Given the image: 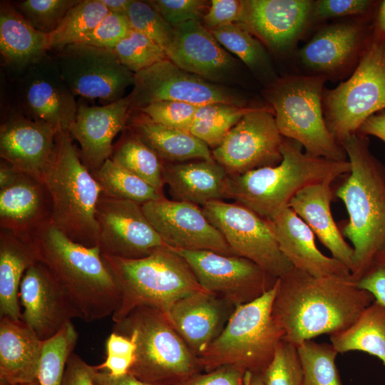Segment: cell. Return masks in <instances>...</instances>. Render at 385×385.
Returning <instances> with one entry per match:
<instances>
[{
    "label": "cell",
    "instance_id": "1",
    "mask_svg": "<svg viewBox=\"0 0 385 385\" xmlns=\"http://www.w3.org/2000/svg\"><path fill=\"white\" fill-rule=\"evenodd\" d=\"M374 300L351 274L318 277L292 267L278 278L272 314L283 340L297 346L346 329Z\"/></svg>",
    "mask_w": 385,
    "mask_h": 385
},
{
    "label": "cell",
    "instance_id": "2",
    "mask_svg": "<svg viewBox=\"0 0 385 385\" xmlns=\"http://www.w3.org/2000/svg\"><path fill=\"white\" fill-rule=\"evenodd\" d=\"M341 145L351 171L334 194L349 215L341 231L353 245L351 274L356 281L374 256L385 249V165L371 152L369 136L356 133Z\"/></svg>",
    "mask_w": 385,
    "mask_h": 385
},
{
    "label": "cell",
    "instance_id": "3",
    "mask_svg": "<svg viewBox=\"0 0 385 385\" xmlns=\"http://www.w3.org/2000/svg\"><path fill=\"white\" fill-rule=\"evenodd\" d=\"M302 148L297 141L284 138L282 159L278 165L228 175V197L272 220L302 188L329 179L335 180L351 171L349 160L313 157Z\"/></svg>",
    "mask_w": 385,
    "mask_h": 385
},
{
    "label": "cell",
    "instance_id": "4",
    "mask_svg": "<svg viewBox=\"0 0 385 385\" xmlns=\"http://www.w3.org/2000/svg\"><path fill=\"white\" fill-rule=\"evenodd\" d=\"M41 260L64 288L87 322L111 316L120 291L98 246L73 242L52 223L38 236Z\"/></svg>",
    "mask_w": 385,
    "mask_h": 385
},
{
    "label": "cell",
    "instance_id": "5",
    "mask_svg": "<svg viewBox=\"0 0 385 385\" xmlns=\"http://www.w3.org/2000/svg\"><path fill=\"white\" fill-rule=\"evenodd\" d=\"M120 291V304L112 315L118 322L139 307L166 313L178 300L206 291L187 262L173 248L163 245L148 256L125 260L102 254Z\"/></svg>",
    "mask_w": 385,
    "mask_h": 385
},
{
    "label": "cell",
    "instance_id": "6",
    "mask_svg": "<svg viewBox=\"0 0 385 385\" xmlns=\"http://www.w3.org/2000/svg\"><path fill=\"white\" fill-rule=\"evenodd\" d=\"M42 180L52 198V224L75 242L98 246L96 210L103 191L69 130L58 133L56 155Z\"/></svg>",
    "mask_w": 385,
    "mask_h": 385
},
{
    "label": "cell",
    "instance_id": "7",
    "mask_svg": "<svg viewBox=\"0 0 385 385\" xmlns=\"http://www.w3.org/2000/svg\"><path fill=\"white\" fill-rule=\"evenodd\" d=\"M113 332L130 339L135 345L129 373L161 385H180L202 372L198 357L158 309L143 306L115 323Z\"/></svg>",
    "mask_w": 385,
    "mask_h": 385
},
{
    "label": "cell",
    "instance_id": "8",
    "mask_svg": "<svg viewBox=\"0 0 385 385\" xmlns=\"http://www.w3.org/2000/svg\"><path fill=\"white\" fill-rule=\"evenodd\" d=\"M277 282L261 297L235 307L220 334L198 357L203 371L234 365L260 374L268 366L284 337L272 314Z\"/></svg>",
    "mask_w": 385,
    "mask_h": 385
},
{
    "label": "cell",
    "instance_id": "9",
    "mask_svg": "<svg viewBox=\"0 0 385 385\" xmlns=\"http://www.w3.org/2000/svg\"><path fill=\"white\" fill-rule=\"evenodd\" d=\"M326 81L318 76L289 75L277 79L265 95L283 137L299 143L309 155L345 161L346 153L329 131L324 118Z\"/></svg>",
    "mask_w": 385,
    "mask_h": 385
},
{
    "label": "cell",
    "instance_id": "10",
    "mask_svg": "<svg viewBox=\"0 0 385 385\" xmlns=\"http://www.w3.org/2000/svg\"><path fill=\"white\" fill-rule=\"evenodd\" d=\"M322 109L327 127L340 145L357 133L370 116L385 109V46L382 43L371 36L351 76L334 88H324Z\"/></svg>",
    "mask_w": 385,
    "mask_h": 385
},
{
    "label": "cell",
    "instance_id": "11",
    "mask_svg": "<svg viewBox=\"0 0 385 385\" xmlns=\"http://www.w3.org/2000/svg\"><path fill=\"white\" fill-rule=\"evenodd\" d=\"M202 208L236 255L254 262L276 278L293 267L279 250L270 220L237 202L217 200Z\"/></svg>",
    "mask_w": 385,
    "mask_h": 385
},
{
    "label": "cell",
    "instance_id": "12",
    "mask_svg": "<svg viewBox=\"0 0 385 385\" xmlns=\"http://www.w3.org/2000/svg\"><path fill=\"white\" fill-rule=\"evenodd\" d=\"M374 16L321 26L298 51L307 75L332 81L350 76L371 43Z\"/></svg>",
    "mask_w": 385,
    "mask_h": 385
},
{
    "label": "cell",
    "instance_id": "13",
    "mask_svg": "<svg viewBox=\"0 0 385 385\" xmlns=\"http://www.w3.org/2000/svg\"><path fill=\"white\" fill-rule=\"evenodd\" d=\"M174 250L187 262L205 290L235 307L261 297L274 286L278 279L254 262L238 255L208 250Z\"/></svg>",
    "mask_w": 385,
    "mask_h": 385
},
{
    "label": "cell",
    "instance_id": "14",
    "mask_svg": "<svg viewBox=\"0 0 385 385\" xmlns=\"http://www.w3.org/2000/svg\"><path fill=\"white\" fill-rule=\"evenodd\" d=\"M55 59L75 96L112 103L123 98L126 88L133 83L134 73L112 49L73 43L57 51Z\"/></svg>",
    "mask_w": 385,
    "mask_h": 385
},
{
    "label": "cell",
    "instance_id": "15",
    "mask_svg": "<svg viewBox=\"0 0 385 385\" xmlns=\"http://www.w3.org/2000/svg\"><path fill=\"white\" fill-rule=\"evenodd\" d=\"M128 97L130 111L164 101L245 106L241 97L231 89L188 72L168 58L134 73L133 89Z\"/></svg>",
    "mask_w": 385,
    "mask_h": 385
},
{
    "label": "cell",
    "instance_id": "16",
    "mask_svg": "<svg viewBox=\"0 0 385 385\" xmlns=\"http://www.w3.org/2000/svg\"><path fill=\"white\" fill-rule=\"evenodd\" d=\"M284 138L274 113L267 108L255 107L229 131L212 154L228 175H240L278 165L282 159Z\"/></svg>",
    "mask_w": 385,
    "mask_h": 385
},
{
    "label": "cell",
    "instance_id": "17",
    "mask_svg": "<svg viewBox=\"0 0 385 385\" xmlns=\"http://www.w3.org/2000/svg\"><path fill=\"white\" fill-rule=\"evenodd\" d=\"M98 247L101 254L113 257L143 258L166 245L135 202L101 194L97 202Z\"/></svg>",
    "mask_w": 385,
    "mask_h": 385
},
{
    "label": "cell",
    "instance_id": "18",
    "mask_svg": "<svg viewBox=\"0 0 385 385\" xmlns=\"http://www.w3.org/2000/svg\"><path fill=\"white\" fill-rule=\"evenodd\" d=\"M142 208L166 245L236 255L198 205L164 197L145 202Z\"/></svg>",
    "mask_w": 385,
    "mask_h": 385
},
{
    "label": "cell",
    "instance_id": "19",
    "mask_svg": "<svg viewBox=\"0 0 385 385\" xmlns=\"http://www.w3.org/2000/svg\"><path fill=\"white\" fill-rule=\"evenodd\" d=\"M19 88L24 115L58 132L69 130L78 105L55 58L46 56L25 70Z\"/></svg>",
    "mask_w": 385,
    "mask_h": 385
},
{
    "label": "cell",
    "instance_id": "20",
    "mask_svg": "<svg viewBox=\"0 0 385 385\" xmlns=\"http://www.w3.org/2000/svg\"><path fill=\"white\" fill-rule=\"evenodd\" d=\"M19 298L23 306L22 320L42 341L54 336L72 319H80L64 288L41 261L25 272Z\"/></svg>",
    "mask_w": 385,
    "mask_h": 385
},
{
    "label": "cell",
    "instance_id": "21",
    "mask_svg": "<svg viewBox=\"0 0 385 385\" xmlns=\"http://www.w3.org/2000/svg\"><path fill=\"white\" fill-rule=\"evenodd\" d=\"M241 24L263 45L278 53L291 51L311 26L313 1L247 0Z\"/></svg>",
    "mask_w": 385,
    "mask_h": 385
},
{
    "label": "cell",
    "instance_id": "22",
    "mask_svg": "<svg viewBox=\"0 0 385 385\" xmlns=\"http://www.w3.org/2000/svg\"><path fill=\"white\" fill-rule=\"evenodd\" d=\"M58 133L21 113L11 114L0 126L1 159L42 180L56 155Z\"/></svg>",
    "mask_w": 385,
    "mask_h": 385
},
{
    "label": "cell",
    "instance_id": "23",
    "mask_svg": "<svg viewBox=\"0 0 385 385\" xmlns=\"http://www.w3.org/2000/svg\"><path fill=\"white\" fill-rule=\"evenodd\" d=\"M130 111L128 96L101 106L78 105L68 130L79 143L81 160L91 173L111 158L113 139L127 127Z\"/></svg>",
    "mask_w": 385,
    "mask_h": 385
},
{
    "label": "cell",
    "instance_id": "24",
    "mask_svg": "<svg viewBox=\"0 0 385 385\" xmlns=\"http://www.w3.org/2000/svg\"><path fill=\"white\" fill-rule=\"evenodd\" d=\"M235 309L220 297L201 291L178 300L163 314L199 357L220 334Z\"/></svg>",
    "mask_w": 385,
    "mask_h": 385
},
{
    "label": "cell",
    "instance_id": "25",
    "mask_svg": "<svg viewBox=\"0 0 385 385\" xmlns=\"http://www.w3.org/2000/svg\"><path fill=\"white\" fill-rule=\"evenodd\" d=\"M166 55L180 68L211 82L230 77L237 65L235 59L200 21L175 27V37Z\"/></svg>",
    "mask_w": 385,
    "mask_h": 385
},
{
    "label": "cell",
    "instance_id": "26",
    "mask_svg": "<svg viewBox=\"0 0 385 385\" xmlns=\"http://www.w3.org/2000/svg\"><path fill=\"white\" fill-rule=\"evenodd\" d=\"M52 215L50 192L40 179L21 173L12 185L0 190V230L36 238L52 223Z\"/></svg>",
    "mask_w": 385,
    "mask_h": 385
},
{
    "label": "cell",
    "instance_id": "27",
    "mask_svg": "<svg viewBox=\"0 0 385 385\" xmlns=\"http://www.w3.org/2000/svg\"><path fill=\"white\" fill-rule=\"evenodd\" d=\"M270 221L279 250L293 267L318 277L351 274L342 262L320 252L314 233L289 206Z\"/></svg>",
    "mask_w": 385,
    "mask_h": 385
},
{
    "label": "cell",
    "instance_id": "28",
    "mask_svg": "<svg viewBox=\"0 0 385 385\" xmlns=\"http://www.w3.org/2000/svg\"><path fill=\"white\" fill-rule=\"evenodd\" d=\"M334 181L329 179L302 188L288 206L309 227L332 257L345 265L351 272L354 250L345 240L331 210Z\"/></svg>",
    "mask_w": 385,
    "mask_h": 385
},
{
    "label": "cell",
    "instance_id": "29",
    "mask_svg": "<svg viewBox=\"0 0 385 385\" xmlns=\"http://www.w3.org/2000/svg\"><path fill=\"white\" fill-rule=\"evenodd\" d=\"M163 174L174 200L203 207L210 202L229 198L228 174L215 160L163 162Z\"/></svg>",
    "mask_w": 385,
    "mask_h": 385
},
{
    "label": "cell",
    "instance_id": "30",
    "mask_svg": "<svg viewBox=\"0 0 385 385\" xmlns=\"http://www.w3.org/2000/svg\"><path fill=\"white\" fill-rule=\"evenodd\" d=\"M43 341L22 319L0 318L1 384L19 385L38 379Z\"/></svg>",
    "mask_w": 385,
    "mask_h": 385
},
{
    "label": "cell",
    "instance_id": "31",
    "mask_svg": "<svg viewBox=\"0 0 385 385\" xmlns=\"http://www.w3.org/2000/svg\"><path fill=\"white\" fill-rule=\"evenodd\" d=\"M38 237L0 230V318L22 319L19 292L25 272L40 261Z\"/></svg>",
    "mask_w": 385,
    "mask_h": 385
},
{
    "label": "cell",
    "instance_id": "32",
    "mask_svg": "<svg viewBox=\"0 0 385 385\" xmlns=\"http://www.w3.org/2000/svg\"><path fill=\"white\" fill-rule=\"evenodd\" d=\"M51 49L50 34L35 29L10 1L0 4V51L5 63L26 70Z\"/></svg>",
    "mask_w": 385,
    "mask_h": 385
},
{
    "label": "cell",
    "instance_id": "33",
    "mask_svg": "<svg viewBox=\"0 0 385 385\" xmlns=\"http://www.w3.org/2000/svg\"><path fill=\"white\" fill-rule=\"evenodd\" d=\"M138 111L135 114L130 112L127 127L163 162L179 163L193 159L215 160L209 147L189 132L158 123L144 113Z\"/></svg>",
    "mask_w": 385,
    "mask_h": 385
},
{
    "label": "cell",
    "instance_id": "34",
    "mask_svg": "<svg viewBox=\"0 0 385 385\" xmlns=\"http://www.w3.org/2000/svg\"><path fill=\"white\" fill-rule=\"evenodd\" d=\"M329 339L339 354L363 351L385 366V306L374 300L352 324Z\"/></svg>",
    "mask_w": 385,
    "mask_h": 385
},
{
    "label": "cell",
    "instance_id": "35",
    "mask_svg": "<svg viewBox=\"0 0 385 385\" xmlns=\"http://www.w3.org/2000/svg\"><path fill=\"white\" fill-rule=\"evenodd\" d=\"M91 174L101 187L102 193L108 197L141 205L165 197L163 193L111 158Z\"/></svg>",
    "mask_w": 385,
    "mask_h": 385
},
{
    "label": "cell",
    "instance_id": "36",
    "mask_svg": "<svg viewBox=\"0 0 385 385\" xmlns=\"http://www.w3.org/2000/svg\"><path fill=\"white\" fill-rule=\"evenodd\" d=\"M110 158L163 193V161L129 130L113 145Z\"/></svg>",
    "mask_w": 385,
    "mask_h": 385
},
{
    "label": "cell",
    "instance_id": "37",
    "mask_svg": "<svg viewBox=\"0 0 385 385\" xmlns=\"http://www.w3.org/2000/svg\"><path fill=\"white\" fill-rule=\"evenodd\" d=\"M253 108L228 103L199 106L189 133L215 148L229 131Z\"/></svg>",
    "mask_w": 385,
    "mask_h": 385
},
{
    "label": "cell",
    "instance_id": "38",
    "mask_svg": "<svg viewBox=\"0 0 385 385\" xmlns=\"http://www.w3.org/2000/svg\"><path fill=\"white\" fill-rule=\"evenodd\" d=\"M109 13L100 0H79L50 34L51 49L58 51L76 43L93 30Z\"/></svg>",
    "mask_w": 385,
    "mask_h": 385
},
{
    "label": "cell",
    "instance_id": "39",
    "mask_svg": "<svg viewBox=\"0 0 385 385\" xmlns=\"http://www.w3.org/2000/svg\"><path fill=\"white\" fill-rule=\"evenodd\" d=\"M78 334L71 321L52 337L43 341L38 381L40 385H61L66 366Z\"/></svg>",
    "mask_w": 385,
    "mask_h": 385
},
{
    "label": "cell",
    "instance_id": "40",
    "mask_svg": "<svg viewBox=\"0 0 385 385\" xmlns=\"http://www.w3.org/2000/svg\"><path fill=\"white\" fill-rule=\"evenodd\" d=\"M210 31L223 48L236 55L252 71L270 73V59L264 45L245 26L232 24Z\"/></svg>",
    "mask_w": 385,
    "mask_h": 385
},
{
    "label": "cell",
    "instance_id": "41",
    "mask_svg": "<svg viewBox=\"0 0 385 385\" xmlns=\"http://www.w3.org/2000/svg\"><path fill=\"white\" fill-rule=\"evenodd\" d=\"M297 348L303 371L302 385H344L336 364L339 353L332 344L307 340Z\"/></svg>",
    "mask_w": 385,
    "mask_h": 385
},
{
    "label": "cell",
    "instance_id": "42",
    "mask_svg": "<svg viewBox=\"0 0 385 385\" xmlns=\"http://www.w3.org/2000/svg\"><path fill=\"white\" fill-rule=\"evenodd\" d=\"M112 50L119 61L133 73L168 58L161 47L132 28Z\"/></svg>",
    "mask_w": 385,
    "mask_h": 385
},
{
    "label": "cell",
    "instance_id": "43",
    "mask_svg": "<svg viewBox=\"0 0 385 385\" xmlns=\"http://www.w3.org/2000/svg\"><path fill=\"white\" fill-rule=\"evenodd\" d=\"M126 16L130 27L150 38L165 52L175 37V28L148 2L133 0Z\"/></svg>",
    "mask_w": 385,
    "mask_h": 385
},
{
    "label": "cell",
    "instance_id": "44",
    "mask_svg": "<svg viewBox=\"0 0 385 385\" xmlns=\"http://www.w3.org/2000/svg\"><path fill=\"white\" fill-rule=\"evenodd\" d=\"M260 374L265 385H302L303 371L297 346L282 339Z\"/></svg>",
    "mask_w": 385,
    "mask_h": 385
},
{
    "label": "cell",
    "instance_id": "45",
    "mask_svg": "<svg viewBox=\"0 0 385 385\" xmlns=\"http://www.w3.org/2000/svg\"><path fill=\"white\" fill-rule=\"evenodd\" d=\"M79 0H24L13 3L37 30L52 34Z\"/></svg>",
    "mask_w": 385,
    "mask_h": 385
},
{
    "label": "cell",
    "instance_id": "46",
    "mask_svg": "<svg viewBox=\"0 0 385 385\" xmlns=\"http://www.w3.org/2000/svg\"><path fill=\"white\" fill-rule=\"evenodd\" d=\"M379 1L317 0L313 1L311 24L334 19H349L374 14Z\"/></svg>",
    "mask_w": 385,
    "mask_h": 385
},
{
    "label": "cell",
    "instance_id": "47",
    "mask_svg": "<svg viewBox=\"0 0 385 385\" xmlns=\"http://www.w3.org/2000/svg\"><path fill=\"white\" fill-rule=\"evenodd\" d=\"M198 106L181 101H164L150 103L137 111L158 123L189 132Z\"/></svg>",
    "mask_w": 385,
    "mask_h": 385
},
{
    "label": "cell",
    "instance_id": "48",
    "mask_svg": "<svg viewBox=\"0 0 385 385\" xmlns=\"http://www.w3.org/2000/svg\"><path fill=\"white\" fill-rule=\"evenodd\" d=\"M131 29L126 14L110 12L76 43L112 49Z\"/></svg>",
    "mask_w": 385,
    "mask_h": 385
},
{
    "label": "cell",
    "instance_id": "49",
    "mask_svg": "<svg viewBox=\"0 0 385 385\" xmlns=\"http://www.w3.org/2000/svg\"><path fill=\"white\" fill-rule=\"evenodd\" d=\"M106 357L95 366L98 371H106L120 376L129 372L134 360L135 345L128 337L113 332L106 342Z\"/></svg>",
    "mask_w": 385,
    "mask_h": 385
},
{
    "label": "cell",
    "instance_id": "50",
    "mask_svg": "<svg viewBox=\"0 0 385 385\" xmlns=\"http://www.w3.org/2000/svg\"><path fill=\"white\" fill-rule=\"evenodd\" d=\"M147 2L174 28L190 21H200L207 3L202 0H150Z\"/></svg>",
    "mask_w": 385,
    "mask_h": 385
},
{
    "label": "cell",
    "instance_id": "51",
    "mask_svg": "<svg viewBox=\"0 0 385 385\" xmlns=\"http://www.w3.org/2000/svg\"><path fill=\"white\" fill-rule=\"evenodd\" d=\"M245 2L240 0H212L202 16L204 26L212 31L232 24H241Z\"/></svg>",
    "mask_w": 385,
    "mask_h": 385
},
{
    "label": "cell",
    "instance_id": "52",
    "mask_svg": "<svg viewBox=\"0 0 385 385\" xmlns=\"http://www.w3.org/2000/svg\"><path fill=\"white\" fill-rule=\"evenodd\" d=\"M252 373L234 365L200 372L180 385H250Z\"/></svg>",
    "mask_w": 385,
    "mask_h": 385
},
{
    "label": "cell",
    "instance_id": "53",
    "mask_svg": "<svg viewBox=\"0 0 385 385\" xmlns=\"http://www.w3.org/2000/svg\"><path fill=\"white\" fill-rule=\"evenodd\" d=\"M356 282L359 288L370 292L376 301L385 306V249L374 256Z\"/></svg>",
    "mask_w": 385,
    "mask_h": 385
},
{
    "label": "cell",
    "instance_id": "54",
    "mask_svg": "<svg viewBox=\"0 0 385 385\" xmlns=\"http://www.w3.org/2000/svg\"><path fill=\"white\" fill-rule=\"evenodd\" d=\"M96 370L95 366L88 364L73 353L68 360L61 385H95Z\"/></svg>",
    "mask_w": 385,
    "mask_h": 385
},
{
    "label": "cell",
    "instance_id": "55",
    "mask_svg": "<svg viewBox=\"0 0 385 385\" xmlns=\"http://www.w3.org/2000/svg\"><path fill=\"white\" fill-rule=\"evenodd\" d=\"M93 382L95 385H161L140 380L129 372L120 376H113L106 371L97 369L93 374Z\"/></svg>",
    "mask_w": 385,
    "mask_h": 385
},
{
    "label": "cell",
    "instance_id": "56",
    "mask_svg": "<svg viewBox=\"0 0 385 385\" xmlns=\"http://www.w3.org/2000/svg\"><path fill=\"white\" fill-rule=\"evenodd\" d=\"M357 133L372 135L385 143V109L370 116L360 127Z\"/></svg>",
    "mask_w": 385,
    "mask_h": 385
},
{
    "label": "cell",
    "instance_id": "57",
    "mask_svg": "<svg viewBox=\"0 0 385 385\" xmlns=\"http://www.w3.org/2000/svg\"><path fill=\"white\" fill-rule=\"evenodd\" d=\"M372 38L385 46V0L379 1L372 21Z\"/></svg>",
    "mask_w": 385,
    "mask_h": 385
},
{
    "label": "cell",
    "instance_id": "58",
    "mask_svg": "<svg viewBox=\"0 0 385 385\" xmlns=\"http://www.w3.org/2000/svg\"><path fill=\"white\" fill-rule=\"evenodd\" d=\"M21 173L11 164L1 159L0 162V190L12 185Z\"/></svg>",
    "mask_w": 385,
    "mask_h": 385
},
{
    "label": "cell",
    "instance_id": "59",
    "mask_svg": "<svg viewBox=\"0 0 385 385\" xmlns=\"http://www.w3.org/2000/svg\"><path fill=\"white\" fill-rule=\"evenodd\" d=\"M110 12L126 14L133 0H100Z\"/></svg>",
    "mask_w": 385,
    "mask_h": 385
},
{
    "label": "cell",
    "instance_id": "60",
    "mask_svg": "<svg viewBox=\"0 0 385 385\" xmlns=\"http://www.w3.org/2000/svg\"><path fill=\"white\" fill-rule=\"evenodd\" d=\"M19 385H40L38 379L33 381V382H31V383H28V384H19Z\"/></svg>",
    "mask_w": 385,
    "mask_h": 385
}]
</instances>
